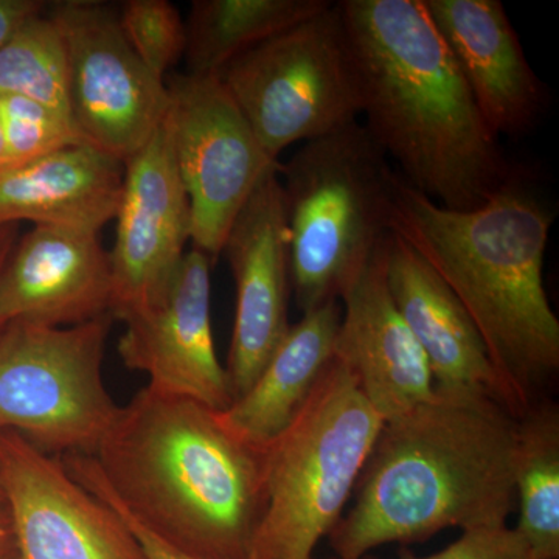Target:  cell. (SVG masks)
<instances>
[{
	"label": "cell",
	"mask_w": 559,
	"mask_h": 559,
	"mask_svg": "<svg viewBox=\"0 0 559 559\" xmlns=\"http://www.w3.org/2000/svg\"><path fill=\"white\" fill-rule=\"evenodd\" d=\"M62 466L68 469L73 479L79 480L84 488L90 489L92 495L102 499L106 506L116 511L117 514L123 520L128 528L131 530L132 535L138 538L140 546L145 551L148 559H200L191 557L186 551L176 549L167 540L162 539L156 533L151 532L146 525L135 520L134 516L123 509L117 499L110 495L109 489L103 484L100 474H98L97 466H95L94 457L90 454H66L60 457Z\"/></svg>",
	"instance_id": "26"
},
{
	"label": "cell",
	"mask_w": 559,
	"mask_h": 559,
	"mask_svg": "<svg viewBox=\"0 0 559 559\" xmlns=\"http://www.w3.org/2000/svg\"><path fill=\"white\" fill-rule=\"evenodd\" d=\"M0 489L17 559H148L128 525L61 460L0 430Z\"/></svg>",
	"instance_id": "11"
},
{
	"label": "cell",
	"mask_w": 559,
	"mask_h": 559,
	"mask_svg": "<svg viewBox=\"0 0 559 559\" xmlns=\"http://www.w3.org/2000/svg\"><path fill=\"white\" fill-rule=\"evenodd\" d=\"M382 250L390 296L425 353L436 388L489 393L516 415L479 331L447 283L395 235Z\"/></svg>",
	"instance_id": "18"
},
{
	"label": "cell",
	"mask_w": 559,
	"mask_h": 559,
	"mask_svg": "<svg viewBox=\"0 0 559 559\" xmlns=\"http://www.w3.org/2000/svg\"><path fill=\"white\" fill-rule=\"evenodd\" d=\"M218 411L145 385L120 406L92 455L124 510L200 559H248L264 507L263 451Z\"/></svg>",
	"instance_id": "4"
},
{
	"label": "cell",
	"mask_w": 559,
	"mask_h": 559,
	"mask_svg": "<svg viewBox=\"0 0 559 559\" xmlns=\"http://www.w3.org/2000/svg\"><path fill=\"white\" fill-rule=\"evenodd\" d=\"M0 503H5V500H3L2 489H0Z\"/></svg>",
	"instance_id": "32"
},
{
	"label": "cell",
	"mask_w": 559,
	"mask_h": 559,
	"mask_svg": "<svg viewBox=\"0 0 559 559\" xmlns=\"http://www.w3.org/2000/svg\"><path fill=\"white\" fill-rule=\"evenodd\" d=\"M123 176V162L87 143L2 168L0 226L31 221L98 234L116 218Z\"/></svg>",
	"instance_id": "19"
},
{
	"label": "cell",
	"mask_w": 559,
	"mask_h": 559,
	"mask_svg": "<svg viewBox=\"0 0 559 559\" xmlns=\"http://www.w3.org/2000/svg\"><path fill=\"white\" fill-rule=\"evenodd\" d=\"M16 555L13 522L5 503H0V559H9Z\"/></svg>",
	"instance_id": "29"
},
{
	"label": "cell",
	"mask_w": 559,
	"mask_h": 559,
	"mask_svg": "<svg viewBox=\"0 0 559 559\" xmlns=\"http://www.w3.org/2000/svg\"><path fill=\"white\" fill-rule=\"evenodd\" d=\"M400 559H532L527 544L516 530H476L463 532L462 538L447 549L426 558L401 551Z\"/></svg>",
	"instance_id": "27"
},
{
	"label": "cell",
	"mask_w": 559,
	"mask_h": 559,
	"mask_svg": "<svg viewBox=\"0 0 559 559\" xmlns=\"http://www.w3.org/2000/svg\"><path fill=\"white\" fill-rule=\"evenodd\" d=\"M112 320L7 323L0 333V429L55 457L94 455L120 409L103 378Z\"/></svg>",
	"instance_id": "8"
},
{
	"label": "cell",
	"mask_w": 559,
	"mask_h": 559,
	"mask_svg": "<svg viewBox=\"0 0 559 559\" xmlns=\"http://www.w3.org/2000/svg\"><path fill=\"white\" fill-rule=\"evenodd\" d=\"M331 5L329 0H194L186 21L187 73L219 76L246 51Z\"/></svg>",
	"instance_id": "21"
},
{
	"label": "cell",
	"mask_w": 559,
	"mask_h": 559,
	"mask_svg": "<svg viewBox=\"0 0 559 559\" xmlns=\"http://www.w3.org/2000/svg\"><path fill=\"white\" fill-rule=\"evenodd\" d=\"M20 224H5V226H0V275H2L11 250H13L14 245L20 240ZM3 326L5 325H3L2 320H0V333H2Z\"/></svg>",
	"instance_id": "30"
},
{
	"label": "cell",
	"mask_w": 559,
	"mask_h": 559,
	"mask_svg": "<svg viewBox=\"0 0 559 559\" xmlns=\"http://www.w3.org/2000/svg\"><path fill=\"white\" fill-rule=\"evenodd\" d=\"M0 127L3 135L2 168L20 167L69 146L86 143L68 117L20 95H0Z\"/></svg>",
	"instance_id": "24"
},
{
	"label": "cell",
	"mask_w": 559,
	"mask_h": 559,
	"mask_svg": "<svg viewBox=\"0 0 559 559\" xmlns=\"http://www.w3.org/2000/svg\"><path fill=\"white\" fill-rule=\"evenodd\" d=\"M9 559H17L16 555H13V557H10Z\"/></svg>",
	"instance_id": "33"
},
{
	"label": "cell",
	"mask_w": 559,
	"mask_h": 559,
	"mask_svg": "<svg viewBox=\"0 0 559 559\" xmlns=\"http://www.w3.org/2000/svg\"><path fill=\"white\" fill-rule=\"evenodd\" d=\"M46 9L47 3L40 0H0V49L24 22Z\"/></svg>",
	"instance_id": "28"
},
{
	"label": "cell",
	"mask_w": 559,
	"mask_h": 559,
	"mask_svg": "<svg viewBox=\"0 0 559 559\" xmlns=\"http://www.w3.org/2000/svg\"><path fill=\"white\" fill-rule=\"evenodd\" d=\"M201 250L186 252L167 296L157 307L124 320L119 355L142 371L150 388L224 411L234 403L210 322V267Z\"/></svg>",
	"instance_id": "14"
},
{
	"label": "cell",
	"mask_w": 559,
	"mask_h": 559,
	"mask_svg": "<svg viewBox=\"0 0 559 559\" xmlns=\"http://www.w3.org/2000/svg\"><path fill=\"white\" fill-rule=\"evenodd\" d=\"M341 316V301L333 300L290 325L248 392L216 412L224 429L259 451L277 439L333 362Z\"/></svg>",
	"instance_id": "20"
},
{
	"label": "cell",
	"mask_w": 559,
	"mask_h": 559,
	"mask_svg": "<svg viewBox=\"0 0 559 559\" xmlns=\"http://www.w3.org/2000/svg\"><path fill=\"white\" fill-rule=\"evenodd\" d=\"M278 178L290 290L305 312L341 301L388 240L399 173L360 121L301 143Z\"/></svg>",
	"instance_id": "5"
},
{
	"label": "cell",
	"mask_w": 559,
	"mask_h": 559,
	"mask_svg": "<svg viewBox=\"0 0 559 559\" xmlns=\"http://www.w3.org/2000/svg\"><path fill=\"white\" fill-rule=\"evenodd\" d=\"M364 127L401 178L443 207L473 210L516 178L423 0H342Z\"/></svg>",
	"instance_id": "2"
},
{
	"label": "cell",
	"mask_w": 559,
	"mask_h": 559,
	"mask_svg": "<svg viewBox=\"0 0 559 559\" xmlns=\"http://www.w3.org/2000/svg\"><path fill=\"white\" fill-rule=\"evenodd\" d=\"M516 530L532 559L559 557V417L554 407L521 418Z\"/></svg>",
	"instance_id": "22"
},
{
	"label": "cell",
	"mask_w": 559,
	"mask_h": 559,
	"mask_svg": "<svg viewBox=\"0 0 559 559\" xmlns=\"http://www.w3.org/2000/svg\"><path fill=\"white\" fill-rule=\"evenodd\" d=\"M521 418L485 392L436 388L384 421L347 516L331 530L337 559L440 530L507 527L516 506Z\"/></svg>",
	"instance_id": "1"
},
{
	"label": "cell",
	"mask_w": 559,
	"mask_h": 559,
	"mask_svg": "<svg viewBox=\"0 0 559 559\" xmlns=\"http://www.w3.org/2000/svg\"><path fill=\"white\" fill-rule=\"evenodd\" d=\"M219 79L274 160L362 116L358 64L337 3L246 51Z\"/></svg>",
	"instance_id": "7"
},
{
	"label": "cell",
	"mask_w": 559,
	"mask_h": 559,
	"mask_svg": "<svg viewBox=\"0 0 559 559\" xmlns=\"http://www.w3.org/2000/svg\"><path fill=\"white\" fill-rule=\"evenodd\" d=\"M173 153L191 213L193 249L215 261L230 227L267 173L278 167L219 76L165 79Z\"/></svg>",
	"instance_id": "9"
},
{
	"label": "cell",
	"mask_w": 559,
	"mask_h": 559,
	"mask_svg": "<svg viewBox=\"0 0 559 559\" xmlns=\"http://www.w3.org/2000/svg\"><path fill=\"white\" fill-rule=\"evenodd\" d=\"M112 274L98 234L35 226L0 275V320L75 326L110 316Z\"/></svg>",
	"instance_id": "15"
},
{
	"label": "cell",
	"mask_w": 559,
	"mask_h": 559,
	"mask_svg": "<svg viewBox=\"0 0 559 559\" xmlns=\"http://www.w3.org/2000/svg\"><path fill=\"white\" fill-rule=\"evenodd\" d=\"M46 10L24 22L0 49V95H20L72 120L68 53Z\"/></svg>",
	"instance_id": "23"
},
{
	"label": "cell",
	"mask_w": 559,
	"mask_h": 559,
	"mask_svg": "<svg viewBox=\"0 0 559 559\" xmlns=\"http://www.w3.org/2000/svg\"><path fill=\"white\" fill-rule=\"evenodd\" d=\"M382 425L333 359L293 423L263 450L264 507L248 559H311L340 522Z\"/></svg>",
	"instance_id": "6"
},
{
	"label": "cell",
	"mask_w": 559,
	"mask_h": 559,
	"mask_svg": "<svg viewBox=\"0 0 559 559\" xmlns=\"http://www.w3.org/2000/svg\"><path fill=\"white\" fill-rule=\"evenodd\" d=\"M68 53L70 112L87 145L123 162L159 130L167 84L131 49L119 10L98 0H58L46 10Z\"/></svg>",
	"instance_id": "10"
},
{
	"label": "cell",
	"mask_w": 559,
	"mask_h": 559,
	"mask_svg": "<svg viewBox=\"0 0 559 559\" xmlns=\"http://www.w3.org/2000/svg\"><path fill=\"white\" fill-rule=\"evenodd\" d=\"M278 167L253 190L221 253L229 260L237 288L234 333L224 367L234 401L255 382L290 326L289 240Z\"/></svg>",
	"instance_id": "13"
},
{
	"label": "cell",
	"mask_w": 559,
	"mask_h": 559,
	"mask_svg": "<svg viewBox=\"0 0 559 559\" xmlns=\"http://www.w3.org/2000/svg\"><path fill=\"white\" fill-rule=\"evenodd\" d=\"M109 252L110 318L124 320L157 307L167 296L191 241L189 197L173 153L167 121L130 159Z\"/></svg>",
	"instance_id": "12"
},
{
	"label": "cell",
	"mask_w": 559,
	"mask_h": 559,
	"mask_svg": "<svg viewBox=\"0 0 559 559\" xmlns=\"http://www.w3.org/2000/svg\"><path fill=\"white\" fill-rule=\"evenodd\" d=\"M554 215L514 178L473 210L437 204L399 173L390 234L406 242L454 293L522 418L530 395L559 369V320L544 288Z\"/></svg>",
	"instance_id": "3"
},
{
	"label": "cell",
	"mask_w": 559,
	"mask_h": 559,
	"mask_svg": "<svg viewBox=\"0 0 559 559\" xmlns=\"http://www.w3.org/2000/svg\"><path fill=\"white\" fill-rule=\"evenodd\" d=\"M384 245L342 296L334 359L384 421L432 399L428 360L390 296Z\"/></svg>",
	"instance_id": "16"
},
{
	"label": "cell",
	"mask_w": 559,
	"mask_h": 559,
	"mask_svg": "<svg viewBox=\"0 0 559 559\" xmlns=\"http://www.w3.org/2000/svg\"><path fill=\"white\" fill-rule=\"evenodd\" d=\"M457 62L474 102L496 135H518L536 123L546 91L525 58L499 0H423Z\"/></svg>",
	"instance_id": "17"
},
{
	"label": "cell",
	"mask_w": 559,
	"mask_h": 559,
	"mask_svg": "<svg viewBox=\"0 0 559 559\" xmlns=\"http://www.w3.org/2000/svg\"><path fill=\"white\" fill-rule=\"evenodd\" d=\"M121 32L131 49L160 80L183 60L186 21L168 0H128L119 7Z\"/></svg>",
	"instance_id": "25"
},
{
	"label": "cell",
	"mask_w": 559,
	"mask_h": 559,
	"mask_svg": "<svg viewBox=\"0 0 559 559\" xmlns=\"http://www.w3.org/2000/svg\"><path fill=\"white\" fill-rule=\"evenodd\" d=\"M3 165V135H2V127H0V168Z\"/></svg>",
	"instance_id": "31"
}]
</instances>
